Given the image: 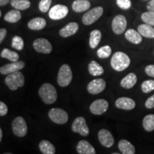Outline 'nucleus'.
I'll list each match as a JSON object with an SVG mask.
<instances>
[{
    "label": "nucleus",
    "instance_id": "1",
    "mask_svg": "<svg viewBox=\"0 0 154 154\" xmlns=\"http://www.w3.org/2000/svg\"><path fill=\"white\" fill-rule=\"evenodd\" d=\"M38 96L46 104H52L58 97L57 89L49 83L42 84L38 89Z\"/></svg>",
    "mask_w": 154,
    "mask_h": 154
},
{
    "label": "nucleus",
    "instance_id": "2",
    "mask_svg": "<svg viewBox=\"0 0 154 154\" xmlns=\"http://www.w3.org/2000/svg\"><path fill=\"white\" fill-rule=\"evenodd\" d=\"M131 59L126 53L117 51L111 59V66L116 72H123L129 66Z\"/></svg>",
    "mask_w": 154,
    "mask_h": 154
},
{
    "label": "nucleus",
    "instance_id": "3",
    "mask_svg": "<svg viewBox=\"0 0 154 154\" xmlns=\"http://www.w3.org/2000/svg\"><path fill=\"white\" fill-rule=\"evenodd\" d=\"M6 85L11 91H16L19 88L24 85V76L21 72H16L7 75L5 79Z\"/></svg>",
    "mask_w": 154,
    "mask_h": 154
},
{
    "label": "nucleus",
    "instance_id": "4",
    "mask_svg": "<svg viewBox=\"0 0 154 154\" xmlns=\"http://www.w3.org/2000/svg\"><path fill=\"white\" fill-rule=\"evenodd\" d=\"M73 74L68 64H63L59 69L57 76V83L61 87H66L72 82Z\"/></svg>",
    "mask_w": 154,
    "mask_h": 154
},
{
    "label": "nucleus",
    "instance_id": "5",
    "mask_svg": "<svg viewBox=\"0 0 154 154\" xmlns=\"http://www.w3.org/2000/svg\"><path fill=\"white\" fill-rule=\"evenodd\" d=\"M48 115L51 121L57 124H65L69 120L68 113L60 108L50 109Z\"/></svg>",
    "mask_w": 154,
    "mask_h": 154
},
{
    "label": "nucleus",
    "instance_id": "6",
    "mask_svg": "<svg viewBox=\"0 0 154 154\" xmlns=\"http://www.w3.org/2000/svg\"><path fill=\"white\" fill-rule=\"evenodd\" d=\"M11 128L13 134L18 137H24L27 134V125L26 121L22 116H17L13 120Z\"/></svg>",
    "mask_w": 154,
    "mask_h": 154
},
{
    "label": "nucleus",
    "instance_id": "7",
    "mask_svg": "<svg viewBox=\"0 0 154 154\" xmlns=\"http://www.w3.org/2000/svg\"><path fill=\"white\" fill-rule=\"evenodd\" d=\"M103 13V9L101 7H96L88 10L82 17V22L85 25H91L96 22Z\"/></svg>",
    "mask_w": 154,
    "mask_h": 154
},
{
    "label": "nucleus",
    "instance_id": "8",
    "mask_svg": "<svg viewBox=\"0 0 154 154\" xmlns=\"http://www.w3.org/2000/svg\"><path fill=\"white\" fill-rule=\"evenodd\" d=\"M73 132L78 133L82 136H87L89 134V128L86 124V119L82 116L76 117L72 125Z\"/></svg>",
    "mask_w": 154,
    "mask_h": 154
},
{
    "label": "nucleus",
    "instance_id": "9",
    "mask_svg": "<svg viewBox=\"0 0 154 154\" xmlns=\"http://www.w3.org/2000/svg\"><path fill=\"white\" fill-rule=\"evenodd\" d=\"M33 47L36 51L38 53L49 54L52 51V45L47 38H38L33 42Z\"/></svg>",
    "mask_w": 154,
    "mask_h": 154
},
{
    "label": "nucleus",
    "instance_id": "10",
    "mask_svg": "<svg viewBox=\"0 0 154 154\" xmlns=\"http://www.w3.org/2000/svg\"><path fill=\"white\" fill-rule=\"evenodd\" d=\"M69 9L66 6L62 5H57L50 9L49 17L52 20H60L67 16Z\"/></svg>",
    "mask_w": 154,
    "mask_h": 154
},
{
    "label": "nucleus",
    "instance_id": "11",
    "mask_svg": "<svg viewBox=\"0 0 154 154\" xmlns=\"http://www.w3.org/2000/svg\"><path fill=\"white\" fill-rule=\"evenodd\" d=\"M127 26V21L126 17L122 14L116 15L112 21L111 27L113 33L116 34H123L126 30Z\"/></svg>",
    "mask_w": 154,
    "mask_h": 154
},
{
    "label": "nucleus",
    "instance_id": "12",
    "mask_svg": "<svg viewBox=\"0 0 154 154\" xmlns=\"http://www.w3.org/2000/svg\"><path fill=\"white\" fill-rule=\"evenodd\" d=\"M109 104L106 100L101 99L95 100L90 105V111L94 115L100 116L104 113L109 109Z\"/></svg>",
    "mask_w": 154,
    "mask_h": 154
},
{
    "label": "nucleus",
    "instance_id": "13",
    "mask_svg": "<svg viewBox=\"0 0 154 154\" xmlns=\"http://www.w3.org/2000/svg\"><path fill=\"white\" fill-rule=\"evenodd\" d=\"M106 86V84L103 79H95L88 83L87 91L89 94L96 95L104 91Z\"/></svg>",
    "mask_w": 154,
    "mask_h": 154
},
{
    "label": "nucleus",
    "instance_id": "14",
    "mask_svg": "<svg viewBox=\"0 0 154 154\" xmlns=\"http://www.w3.org/2000/svg\"><path fill=\"white\" fill-rule=\"evenodd\" d=\"M25 66V63L23 61H12L10 63L4 65L0 67V73L3 75H8L11 73H14L21 69H24Z\"/></svg>",
    "mask_w": 154,
    "mask_h": 154
},
{
    "label": "nucleus",
    "instance_id": "15",
    "mask_svg": "<svg viewBox=\"0 0 154 154\" xmlns=\"http://www.w3.org/2000/svg\"><path fill=\"white\" fill-rule=\"evenodd\" d=\"M98 138L100 143L106 148H110L114 144V138H113L111 133L105 128L101 129L98 134Z\"/></svg>",
    "mask_w": 154,
    "mask_h": 154
},
{
    "label": "nucleus",
    "instance_id": "16",
    "mask_svg": "<svg viewBox=\"0 0 154 154\" xmlns=\"http://www.w3.org/2000/svg\"><path fill=\"white\" fill-rule=\"evenodd\" d=\"M115 106L119 109L130 111L136 107V102L131 98L121 97L115 101Z\"/></svg>",
    "mask_w": 154,
    "mask_h": 154
},
{
    "label": "nucleus",
    "instance_id": "17",
    "mask_svg": "<svg viewBox=\"0 0 154 154\" xmlns=\"http://www.w3.org/2000/svg\"><path fill=\"white\" fill-rule=\"evenodd\" d=\"M79 24L76 22H70L64 26L59 31V35L61 37L67 38L74 35L79 30Z\"/></svg>",
    "mask_w": 154,
    "mask_h": 154
},
{
    "label": "nucleus",
    "instance_id": "18",
    "mask_svg": "<svg viewBox=\"0 0 154 154\" xmlns=\"http://www.w3.org/2000/svg\"><path fill=\"white\" fill-rule=\"evenodd\" d=\"M76 151L79 154H95L96 150L87 140H82L76 146Z\"/></svg>",
    "mask_w": 154,
    "mask_h": 154
},
{
    "label": "nucleus",
    "instance_id": "19",
    "mask_svg": "<svg viewBox=\"0 0 154 154\" xmlns=\"http://www.w3.org/2000/svg\"><path fill=\"white\" fill-rule=\"evenodd\" d=\"M137 80V76L134 73H129L121 79L120 83L121 86L126 89H130L136 85Z\"/></svg>",
    "mask_w": 154,
    "mask_h": 154
},
{
    "label": "nucleus",
    "instance_id": "20",
    "mask_svg": "<svg viewBox=\"0 0 154 154\" xmlns=\"http://www.w3.org/2000/svg\"><path fill=\"white\" fill-rule=\"evenodd\" d=\"M119 149L123 154H134L136 153L134 146L128 140L122 139L119 142Z\"/></svg>",
    "mask_w": 154,
    "mask_h": 154
},
{
    "label": "nucleus",
    "instance_id": "21",
    "mask_svg": "<svg viewBox=\"0 0 154 154\" xmlns=\"http://www.w3.org/2000/svg\"><path fill=\"white\" fill-rule=\"evenodd\" d=\"M125 37L128 42L134 44H138L142 42V35L137 31L129 29L125 33Z\"/></svg>",
    "mask_w": 154,
    "mask_h": 154
},
{
    "label": "nucleus",
    "instance_id": "22",
    "mask_svg": "<svg viewBox=\"0 0 154 154\" xmlns=\"http://www.w3.org/2000/svg\"><path fill=\"white\" fill-rule=\"evenodd\" d=\"M47 25V22L44 18L42 17H36L34 18L29 22L28 27L32 30L38 31L42 30Z\"/></svg>",
    "mask_w": 154,
    "mask_h": 154
},
{
    "label": "nucleus",
    "instance_id": "23",
    "mask_svg": "<svg viewBox=\"0 0 154 154\" xmlns=\"http://www.w3.org/2000/svg\"><path fill=\"white\" fill-rule=\"evenodd\" d=\"M90 7L91 3L88 0H75L72 4V9L78 13L88 10Z\"/></svg>",
    "mask_w": 154,
    "mask_h": 154
},
{
    "label": "nucleus",
    "instance_id": "24",
    "mask_svg": "<svg viewBox=\"0 0 154 154\" xmlns=\"http://www.w3.org/2000/svg\"><path fill=\"white\" fill-rule=\"evenodd\" d=\"M138 32L144 37L154 38V27L151 25L143 24L138 26Z\"/></svg>",
    "mask_w": 154,
    "mask_h": 154
},
{
    "label": "nucleus",
    "instance_id": "25",
    "mask_svg": "<svg viewBox=\"0 0 154 154\" xmlns=\"http://www.w3.org/2000/svg\"><path fill=\"white\" fill-rule=\"evenodd\" d=\"M88 70L89 74L94 76H101L104 72V69L96 61H91L88 63Z\"/></svg>",
    "mask_w": 154,
    "mask_h": 154
},
{
    "label": "nucleus",
    "instance_id": "26",
    "mask_svg": "<svg viewBox=\"0 0 154 154\" xmlns=\"http://www.w3.org/2000/svg\"><path fill=\"white\" fill-rule=\"evenodd\" d=\"M38 149L43 154H54L56 153L54 146L47 140H42L38 144Z\"/></svg>",
    "mask_w": 154,
    "mask_h": 154
},
{
    "label": "nucleus",
    "instance_id": "27",
    "mask_svg": "<svg viewBox=\"0 0 154 154\" xmlns=\"http://www.w3.org/2000/svg\"><path fill=\"white\" fill-rule=\"evenodd\" d=\"M101 40V32L100 30H93L90 33L89 46L91 49H96Z\"/></svg>",
    "mask_w": 154,
    "mask_h": 154
},
{
    "label": "nucleus",
    "instance_id": "28",
    "mask_svg": "<svg viewBox=\"0 0 154 154\" xmlns=\"http://www.w3.org/2000/svg\"><path fill=\"white\" fill-rule=\"evenodd\" d=\"M21 18H22V14H21L20 11L17 9H13V10L8 11L4 17L6 22L9 23H16L19 22Z\"/></svg>",
    "mask_w": 154,
    "mask_h": 154
},
{
    "label": "nucleus",
    "instance_id": "29",
    "mask_svg": "<svg viewBox=\"0 0 154 154\" xmlns=\"http://www.w3.org/2000/svg\"><path fill=\"white\" fill-rule=\"evenodd\" d=\"M11 7L17 10H26L31 6V2L29 0H11Z\"/></svg>",
    "mask_w": 154,
    "mask_h": 154
},
{
    "label": "nucleus",
    "instance_id": "30",
    "mask_svg": "<svg viewBox=\"0 0 154 154\" xmlns=\"http://www.w3.org/2000/svg\"><path fill=\"white\" fill-rule=\"evenodd\" d=\"M0 56H1L2 58L9 59L11 61H17L19 59V55L18 54V53L15 52L14 51H11V50L7 49V48L3 49Z\"/></svg>",
    "mask_w": 154,
    "mask_h": 154
},
{
    "label": "nucleus",
    "instance_id": "31",
    "mask_svg": "<svg viewBox=\"0 0 154 154\" xmlns=\"http://www.w3.org/2000/svg\"><path fill=\"white\" fill-rule=\"evenodd\" d=\"M143 126L146 131H154V114L146 115L143 119Z\"/></svg>",
    "mask_w": 154,
    "mask_h": 154
},
{
    "label": "nucleus",
    "instance_id": "32",
    "mask_svg": "<svg viewBox=\"0 0 154 154\" xmlns=\"http://www.w3.org/2000/svg\"><path fill=\"white\" fill-rule=\"evenodd\" d=\"M111 52H112V50H111L110 46L106 45L98 49L96 54H97L98 57L100 58V59H104L110 57Z\"/></svg>",
    "mask_w": 154,
    "mask_h": 154
},
{
    "label": "nucleus",
    "instance_id": "33",
    "mask_svg": "<svg viewBox=\"0 0 154 154\" xmlns=\"http://www.w3.org/2000/svg\"><path fill=\"white\" fill-rule=\"evenodd\" d=\"M11 47L18 51H22L24 47V42L23 38L19 36H14L11 41Z\"/></svg>",
    "mask_w": 154,
    "mask_h": 154
},
{
    "label": "nucleus",
    "instance_id": "34",
    "mask_svg": "<svg viewBox=\"0 0 154 154\" xmlns=\"http://www.w3.org/2000/svg\"><path fill=\"white\" fill-rule=\"evenodd\" d=\"M142 21L146 24L154 26V11H149L144 12L141 15Z\"/></svg>",
    "mask_w": 154,
    "mask_h": 154
},
{
    "label": "nucleus",
    "instance_id": "35",
    "mask_svg": "<svg viewBox=\"0 0 154 154\" xmlns=\"http://www.w3.org/2000/svg\"><path fill=\"white\" fill-rule=\"evenodd\" d=\"M141 90L143 93L148 94L154 90V80L149 79L144 81L141 84Z\"/></svg>",
    "mask_w": 154,
    "mask_h": 154
},
{
    "label": "nucleus",
    "instance_id": "36",
    "mask_svg": "<svg viewBox=\"0 0 154 154\" xmlns=\"http://www.w3.org/2000/svg\"><path fill=\"white\" fill-rule=\"evenodd\" d=\"M51 2H52V0H41L38 4V9L42 12H47L51 7Z\"/></svg>",
    "mask_w": 154,
    "mask_h": 154
},
{
    "label": "nucleus",
    "instance_id": "37",
    "mask_svg": "<svg viewBox=\"0 0 154 154\" xmlns=\"http://www.w3.org/2000/svg\"><path fill=\"white\" fill-rule=\"evenodd\" d=\"M116 5L121 9L127 10L131 7L132 3L131 0H116Z\"/></svg>",
    "mask_w": 154,
    "mask_h": 154
},
{
    "label": "nucleus",
    "instance_id": "38",
    "mask_svg": "<svg viewBox=\"0 0 154 154\" xmlns=\"http://www.w3.org/2000/svg\"><path fill=\"white\" fill-rule=\"evenodd\" d=\"M8 113L7 106L3 101H0V116H5Z\"/></svg>",
    "mask_w": 154,
    "mask_h": 154
},
{
    "label": "nucleus",
    "instance_id": "39",
    "mask_svg": "<svg viewBox=\"0 0 154 154\" xmlns=\"http://www.w3.org/2000/svg\"><path fill=\"white\" fill-rule=\"evenodd\" d=\"M145 106L147 109H151L154 108V94L146 100L145 102Z\"/></svg>",
    "mask_w": 154,
    "mask_h": 154
},
{
    "label": "nucleus",
    "instance_id": "40",
    "mask_svg": "<svg viewBox=\"0 0 154 154\" xmlns=\"http://www.w3.org/2000/svg\"><path fill=\"white\" fill-rule=\"evenodd\" d=\"M145 72L146 74L149 76L154 77V65H148L145 68Z\"/></svg>",
    "mask_w": 154,
    "mask_h": 154
},
{
    "label": "nucleus",
    "instance_id": "41",
    "mask_svg": "<svg viewBox=\"0 0 154 154\" xmlns=\"http://www.w3.org/2000/svg\"><path fill=\"white\" fill-rule=\"evenodd\" d=\"M7 34V30L5 28H2L0 29V43H2Z\"/></svg>",
    "mask_w": 154,
    "mask_h": 154
},
{
    "label": "nucleus",
    "instance_id": "42",
    "mask_svg": "<svg viewBox=\"0 0 154 154\" xmlns=\"http://www.w3.org/2000/svg\"><path fill=\"white\" fill-rule=\"evenodd\" d=\"M146 8L149 11H154V0H151L146 5Z\"/></svg>",
    "mask_w": 154,
    "mask_h": 154
},
{
    "label": "nucleus",
    "instance_id": "43",
    "mask_svg": "<svg viewBox=\"0 0 154 154\" xmlns=\"http://www.w3.org/2000/svg\"><path fill=\"white\" fill-rule=\"evenodd\" d=\"M9 2H10V0H0V6L4 7V6L8 5Z\"/></svg>",
    "mask_w": 154,
    "mask_h": 154
},
{
    "label": "nucleus",
    "instance_id": "44",
    "mask_svg": "<svg viewBox=\"0 0 154 154\" xmlns=\"http://www.w3.org/2000/svg\"><path fill=\"white\" fill-rule=\"evenodd\" d=\"M2 136H3L2 129V128H0V141H2Z\"/></svg>",
    "mask_w": 154,
    "mask_h": 154
},
{
    "label": "nucleus",
    "instance_id": "45",
    "mask_svg": "<svg viewBox=\"0 0 154 154\" xmlns=\"http://www.w3.org/2000/svg\"><path fill=\"white\" fill-rule=\"evenodd\" d=\"M113 154H119V153H113Z\"/></svg>",
    "mask_w": 154,
    "mask_h": 154
},
{
    "label": "nucleus",
    "instance_id": "46",
    "mask_svg": "<svg viewBox=\"0 0 154 154\" xmlns=\"http://www.w3.org/2000/svg\"><path fill=\"white\" fill-rule=\"evenodd\" d=\"M144 1H146V0H144Z\"/></svg>",
    "mask_w": 154,
    "mask_h": 154
}]
</instances>
